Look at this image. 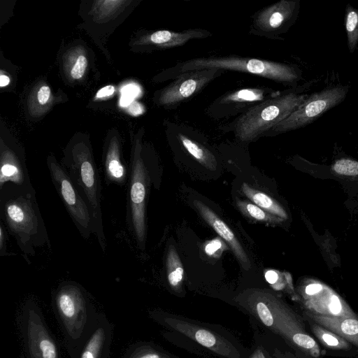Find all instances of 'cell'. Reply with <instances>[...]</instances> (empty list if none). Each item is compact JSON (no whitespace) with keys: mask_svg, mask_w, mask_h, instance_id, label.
Returning <instances> with one entry per match:
<instances>
[{"mask_svg":"<svg viewBox=\"0 0 358 358\" xmlns=\"http://www.w3.org/2000/svg\"><path fill=\"white\" fill-rule=\"evenodd\" d=\"M166 274L169 287L180 292L183 280L184 270L180 257L173 245H169L166 257Z\"/></svg>","mask_w":358,"mask_h":358,"instance_id":"obj_19","label":"cell"},{"mask_svg":"<svg viewBox=\"0 0 358 358\" xmlns=\"http://www.w3.org/2000/svg\"><path fill=\"white\" fill-rule=\"evenodd\" d=\"M281 92L266 87H245L226 92L206 108L211 118L220 120L240 116L252 108L277 96Z\"/></svg>","mask_w":358,"mask_h":358,"instance_id":"obj_10","label":"cell"},{"mask_svg":"<svg viewBox=\"0 0 358 358\" xmlns=\"http://www.w3.org/2000/svg\"><path fill=\"white\" fill-rule=\"evenodd\" d=\"M322 289V285L320 284H311L306 287V293L308 295L315 294Z\"/></svg>","mask_w":358,"mask_h":358,"instance_id":"obj_33","label":"cell"},{"mask_svg":"<svg viewBox=\"0 0 358 358\" xmlns=\"http://www.w3.org/2000/svg\"><path fill=\"white\" fill-rule=\"evenodd\" d=\"M250 322L253 331V343L247 358H273L264 332L256 324Z\"/></svg>","mask_w":358,"mask_h":358,"instance_id":"obj_20","label":"cell"},{"mask_svg":"<svg viewBox=\"0 0 358 358\" xmlns=\"http://www.w3.org/2000/svg\"><path fill=\"white\" fill-rule=\"evenodd\" d=\"M51 304L71 357L87 333L97 310L85 289L64 281L52 291Z\"/></svg>","mask_w":358,"mask_h":358,"instance_id":"obj_3","label":"cell"},{"mask_svg":"<svg viewBox=\"0 0 358 358\" xmlns=\"http://www.w3.org/2000/svg\"><path fill=\"white\" fill-rule=\"evenodd\" d=\"M0 218L11 234L25 259L50 241L32 187L7 185L0 189Z\"/></svg>","mask_w":358,"mask_h":358,"instance_id":"obj_1","label":"cell"},{"mask_svg":"<svg viewBox=\"0 0 358 358\" xmlns=\"http://www.w3.org/2000/svg\"><path fill=\"white\" fill-rule=\"evenodd\" d=\"M241 190L255 205L265 211L282 217H286L283 209L266 194L252 188L245 182L242 184Z\"/></svg>","mask_w":358,"mask_h":358,"instance_id":"obj_18","label":"cell"},{"mask_svg":"<svg viewBox=\"0 0 358 358\" xmlns=\"http://www.w3.org/2000/svg\"><path fill=\"white\" fill-rule=\"evenodd\" d=\"M115 92V88L113 85H107L100 89L96 94V98H103L112 95Z\"/></svg>","mask_w":358,"mask_h":358,"instance_id":"obj_30","label":"cell"},{"mask_svg":"<svg viewBox=\"0 0 358 358\" xmlns=\"http://www.w3.org/2000/svg\"><path fill=\"white\" fill-rule=\"evenodd\" d=\"M314 321L358 346V320L307 313Z\"/></svg>","mask_w":358,"mask_h":358,"instance_id":"obj_15","label":"cell"},{"mask_svg":"<svg viewBox=\"0 0 358 358\" xmlns=\"http://www.w3.org/2000/svg\"><path fill=\"white\" fill-rule=\"evenodd\" d=\"M298 1L280 0L268 6L252 16L249 34L269 39H278L293 22Z\"/></svg>","mask_w":358,"mask_h":358,"instance_id":"obj_12","label":"cell"},{"mask_svg":"<svg viewBox=\"0 0 358 358\" xmlns=\"http://www.w3.org/2000/svg\"><path fill=\"white\" fill-rule=\"evenodd\" d=\"M20 358H25V357L22 352L21 353Z\"/></svg>","mask_w":358,"mask_h":358,"instance_id":"obj_35","label":"cell"},{"mask_svg":"<svg viewBox=\"0 0 358 358\" xmlns=\"http://www.w3.org/2000/svg\"></svg>","mask_w":358,"mask_h":358,"instance_id":"obj_36","label":"cell"},{"mask_svg":"<svg viewBox=\"0 0 358 358\" xmlns=\"http://www.w3.org/2000/svg\"><path fill=\"white\" fill-rule=\"evenodd\" d=\"M178 138L184 148L196 160L208 169H215V157L206 147L182 134H178Z\"/></svg>","mask_w":358,"mask_h":358,"instance_id":"obj_17","label":"cell"},{"mask_svg":"<svg viewBox=\"0 0 358 358\" xmlns=\"http://www.w3.org/2000/svg\"><path fill=\"white\" fill-rule=\"evenodd\" d=\"M50 95V89L48 86H42L38 92V101L39 103L43 105L47 103Z\"/></svg>","mask_w":358,"mask_h":358,"instance_id":"obj_29","label":"cell"},{"mask_svg":"<svg viewBox=\"0 0 358 358\" xmlns=\"http://www.w3.org/2000/svg\"><path fill=\"white\" fill-rule=\"evenodd\" d=\"M237 206L252 218L264 222H274L276 218L255 204L237 200Z\"/></svg>","mask_w":358,"mask_h":358,"instance_id":"obj_23","label":"cell"},{"mask_svg":"<svg viewBox=\"0 0 358 358\" xmlns=\"http://www.w3.org/2000/svg\"><path fill=\"white\" fill-rule=\"evenodd\" d=\"M152 173L140 153L133 158L127 180V223L138 247L144 250L147 234L146 206Z\"/></svg>","mask_w":358,"mask_h":358,"instance_id":"obj_6","label":"cell"},{"mask_svg":"<svg viewBox=\"0 0 358 358\" xmlns=\"http://www.w3.org/2000/svg\"><path fill=\"white\" fill-rule=\"evenodd\" d=\"M348 92V87L336 86L313 94L286 119L268 131L264 136L295 130L310 124L343 101Z\"/></svg>","mask_w":358,"mask_h":358,"instance_id":"obj_9","label":"cell"},{"mask_svg":"<svg viewBox=\"0 0 358 358\" xmlns=\"http://www.w3.org/2000/svg\"><path fill=\"white\" fill-rule=\"evenodd\" d=\"M208 69L248 73L282 84H292L299 79L298 71L291 65L233 55L180 62L166 71L164 79H175L183 73Z\"/></svg>","mask_w":358,"mask_h":358,"instance_id":"obj_4","label":"cell"},{"mask_svg":"<svg viewBox=\"0 0 358 358\" xmlns=\"http://www.w3.org/2000/svg\"><path fill=\"white\" fill-rule=\"evenodd\" d=\"M50 178L73 222L83 238L96 236V225L92 213L68 174L55 160L48 163Z\"/></svg>","mask_w":358,"mask_h":358,"instance_id":"obj_8","label":"cell"},{"mask_svg":"<svg viewBox=\"0 0 358 358\" xmlns=\"http://www.w3.org/2000/svg\"><path fill=\"white\" fill-rule=\"evenodd\" d=\"M193 204L205 221L229 245L242 266L248 270L250 268V260L243 248L228 225L201 201L194 200Z\"/></svg>","mask_w":358,"mask_h":358,"instance_id":"obj_14","label":"cell"},{"mask_svg":"<svg viewBox=\"0 0 358 358\" xmlns=\"http://www.w3.org/2000/svg\"><path fill=\"white\" fill-rule=\"evenodd\" d=\"M122 358H182L151 341H138L125 350Z\"/></svg>","mask_w":358,"mask_h":358,"instance_id":"obj_16","label":"cell"},{"mask_svg":"<svg viewBox=\"0 0 358 358\" xmlns=\"http://www.w3.org/2000/svg\"><path fill=\"white\" fill-rule=\"evenodd\" d=\"M345 26L348 46L350 52H353L358 43V9L350 5L346 7Z\"/></svg>","mask_w":358,"mask_h":358,"instance_id":"obj_21","label":"cell"},{"mask_svg":"<svg viewBox=\"0 0 358 358\" xmlns=\"http://www.w3.org/2000/svg\"><path fill=\"white\" fill-rule=\"evenodd\" d=\"M8 231L1 221L0 222V256H7L10 255L7 250V239H8Z\"/></svg>","mask_w":358,"mask_h":358,"instance_id":"obj_26","label":"cell"},{"mask_svg":"<svg viewBox=\"0 0 358 358\" xmlns=\"http://www.w3.org/2000/svg\"><path fill=\"white\" fill-rule=\"evenodd\" d=\"M148 315L164 329L187 338L201 357L247 358L248 355L249 348L220 324L203 322L160 308L150 310Z\"/></svg>","mask_w":358,"mask_h":358,"instance_id":"obj_2","label":"cell"},{"mask_svg":"<svg viewBox=\"0 0 358 358\" xmlns=\"http://www.w3.org/2000/svg\"><path fill=\"white\" fill-rule=\"evenodd\" d=\"M334 170L341 175L357 176L358 175V162L348 159H339L334 164Z\"/></svg>","mask_w":358,"mask_h":358,"instance_id":"obj_24","label":"cell"},{"mask_svg":"<svg viewBox=\"0 0 358 358\" xmlns=\"http://www.w3.org/2000/svg\"><path fill=\"white\" fill-rule=\"evenodd\" d=\"M224 73V70L208 69L186 72L161 90L158 102L167 108H176L198 94L213 80Z\"/></svg>","mask_w":358,"mask_h":358,"instance_id":"obj_11","label":"cell"},{"mask_svg":"<svg viewBox=\"0 0 358 358\" xmlns=\"http://www.w3.org/2000/svg\"><path fill=\"white\" fill-rule=\"evenodd\" d=\"M9 83L10 78L7 76L3 74L0 76V86L1 87L8 85Z\"/></svg>","mask_w":358,"mask_h":358,"instance_id":"obj_34","label":"cell"},{"mask_svg":"<svg viewBox=\"0 0 358 358\" xmlns=\"http://www.w3.org/2000/svg\"><path fill=\"white\" fill-rule=\"evenodd\" d=\"M313 331L326 346L335 349H347L349 344L341 336L317 324L312 325Z\"/></svg>","mask_w":358,"mask_h":358,"instance_id":"obj_22","label":"cell"},{"mask_svg":"<svg viewBox=\"0 0 358 358\" xmlns=\"http://www.w3.org/2000/svg\"><path fill=\"white\" fill-rule=\"evenodd\" d=\"M128 110L133 115H138L142 113V108L140 104L136 101H132L129 105Z\"/></svg>","mask_w":358,"mask_h":358,"instance_id":"obj_32","label":"cell"},{"mask_svg":"<svg viewBox=\"0 0 358 358\" xmlns=\"http://www.w3.org/2000/svg\"><path fill=\"white\" fill-rule=\"evenodd\" d=\"M306 99V94L287 90L252 108L221 129L233 131L236 139L243 143L256 141L286 119Z\"/></svg>","mask_w":358,"mask_h":358,"instance_id":"obj_5","label":"cell"},{"mask_svg":"<svg viewBox=\"0 0 358 358\" xmlns=\"http://www.w3.org/2000/svg\"><path fill=\"white\" fill-rule=\"evenodd\" d=\"M265 278L271 285H275L278 280V273L273 270L267 271L265 273Z\"/></svg>","mask_w":358,"mask_h":358,"instance_id":"obj_31","label":"cell"},{"mask_svg":"<svg viewBox=\"0 0 358 358\" xmlns=\"http://www.w3.org/2000/svg\"><path fill=\"white\" fill-rule=\"evenodd\" d=\"M135 91V87L131 85H127L124 88L121 99V104L122 106L129 105L133 101L132 99L136 94Z\"/></svg>","mask_w":358,"mask_h":358,"instance_id":"obj_27","label":"cell"},{"mask_svg":"<svg viewBox=\"0 0 358 358\" xmlns=\"http://www.w3.org/2000/svg\"><path fill=\"white\" fill-rule=\"evenodd\" d=\"M87 65V60L83 55H80L73 66L71 74L75 79L80 78L85 73Z\"/></svg>","mask_w":358,"mask_h":358,"instance_id":"obj_25","label":"cell"},{"mask_svg":"<svg viewBox=\"0 0 358 358\" xmlns=\"http://www.w3.org/2000/svg\"><path fill=\"white\" fill-rule=\"evenodd\" d=\"M113 331V324L106 315L97 311L85 338L69 357L109 358Z\"/></svg>","mask_w":358,"mask_h":358,"instance_id":"obj_13","label":"cell"},{"mask_svg":"<svg viewBox=\"0 0 358 358\" xmlns=\"http://www.w3.org/2000/svg\"><path fill=\"white\" fill-rule=\"evenodd\" d=\"M222 248V242L215 238L210 241L205 246V252L210 256H215V254Z\"/></svg>","mask_w":358,"mask_h":358,"instance_id":"obj_28","label":"cell"},{"mask_svg":"<svg viewBox=\"0 0 358 358\" xmlns=\"http://www.w3.org/2000/svg\"><path fill=\"white\" fill-rule=\"evenodd\" d=\"M17 322L25 358H62L58 342L34 299L23 303Z\"/></svg>","mask_w":358,"mask_h":358,"instance_id":"obj_7","label":"cell"}]
</instances>
